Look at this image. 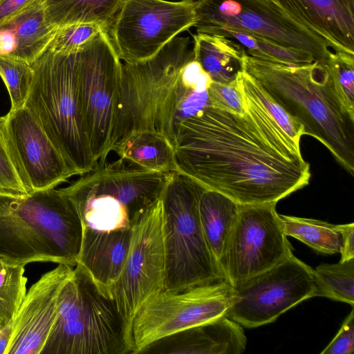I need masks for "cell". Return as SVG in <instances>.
I'll return each mask as SVG.
<instances>
[{"label":"cell","mask_w":354,"mask_h":354,"mask_svg":"<svg viewBox=\"0 0 354 354\" xmlns=\"http://www.w3.org/2000/svg\"><path fill=\"white\" fill-rule=\"evenodd\" d=\"M243 115L208 106L178 126V171L239 205L275 203L309 183L310 165L249 88L236 78Z\"/></svg>","instance_id":"obj_1"},{"label":"cell","mask_w":354,"mask_h":354,"mask_svg":"<svg viewBox=\"0 0 354 354\" xmlns=\"http://www.w3.org/2000/svg\"><path fill=\"white\" fill-rule=\"evenodd\" d=\"M242 69L354 176V117L340 102L325 63L286 65L242 57Z\"/></svg>","instance_id":"obj_2"},{"label":"cell","mask_w":354,"mask_h":354,"mask_svg":"<svg viewBox=\"0 0 354 354\" xmlns=\"http://www.w3.org/2000/svg\"><path fill=\"white\" fill-rule=\"evenodd\" d=\"M82 230L75 206L59 189L24 197L0 194V257L9 261L75 267Z\"/></svg>","instance_id":"obj_3"},{"label":"cell","mask_w":354,"mask_h":354,"mask_svg":"<svg viewBox=\"0 0 354 354\" xmlns=\"http://www.w3.org/2000/svg\"><path fill=\"white\" fill-rule=\"evenodd\" d=\"M194 59L189 39L175 37L153 57L122 64L112 147L132 133L151 131L174 147V120L185 90L182 73Z\"/></svg>","instance_id":"obj_4"},{"label":"cell","mask_w":354,"mask_h":354,"mask_svg":"<svg viewBox=\"0 0 354 354\" xmlns=\"http://www.w3.org/2000/svg\"><path fill=\"white\" fill-rule=\"evenodd\" d=\"M77 50L64 53L47 47L30 64L32 80L24 106L71 170L80 176L97 163L90 149L79 97Z\"/></svg>","instance_id":"obj_5"},{"label":"cell","mask_w":354,"mask_h":354,"mask_svg":"<svg viewBox=\"0 0 354 354\" xmlns=\"http://www.w3.org/2000/svg\"><path fill=\"white\" fill-rule=\"evenodd\" d=\"M131 336L113 300L78 264L63 285L41 354H133Z\"/></svg>","instance_id":"obj_6"},{"label":"cell","mask_w":354,"mask_h":354,"mask_svg":"<svg viewBox=\"0 0 354 354\" xmlns=\"http://www.w3.org/2000/svg\"><path fill=\"white\" fill-rule=\"evenodd\" d=\"M205 189L189 176L174 171L163 190L165 290L180 291L224 280L200 221L198 203Z\"/></svg>","instance_id":"obj_7"},{"label":"cell","mask_w":354,"mask_h":354,"mask_svg":"<svg viewBox=\"0 0 354 354\" xmlns=\"http://www.w3.org/2000/svg\"><path fill=\"white\" fill-rule=\"evenodd\" d=\"M59 189L75 206L82 225L101 231L131 227L157 196L151 175L120 158L98 162Z\"/></svg>","instance_id":"obj_8"},{"label":"cell","mask_w":354,"mask_h":354,"mask_svg":"<svg viewBox=\"0 0 354 354\" xmlns=\"http://www.w3.org/2000/svg\"><path fill=\"white\" fill-rule=\"evenodd\" d=\"M78 91L90 149L96 163L111 151L122 63L103 29L77 50Z\"/></svg>","instance_id":"obj_9"},{"label":"cell","mask_w":354,"mask_h":354,"mask_svg":"<svg viewBox=\"0 0 354 354\" xmlns=\"http://www.w3.org/2000/svg\"><path fill=\"white\" fill-rule=\"evenodd\" d=\"M233 292V288L222 280L180 291L163 290L157 293L133 318V354H140L160 339L227 316Z\"/></svg>","instance_id":"obj_10"},{"label":"cell","mask_w":354,"mask_h":354,"mask_svg":"<svg viewBox=\"0 0 354 354\" xmlns=\"http://www.w3.org/2000/svg\"><path fill=\"white\" fill-rule=\"evenodd\" d=\"M197 33L220 29L243 31L311 54L325 63L330 52L319 36L293 20L268 0H197Z\"/></svg>","instance_id":"obj_11"},{"label":"cell","mask_w":354,"mask_h":354,"mask_svg":"<svg viewBox=\"0 0 354 354\" xmlns=\"http://www.w3.org/2000/svg\"><path fill=\"white\" fill-rule=\"evenodd\" d=\"M233 290L227 316L246 328L273 322L290 308L317 296L313 269L292 252Z\"/></svg>","instance_id":"obj_12"},{"label":"cell","mask_w":354,"mask_h":354,"mask_svg":"<svg viewBox=\"0 0 354 354\" xmlns=\"http://www.w3.org/2000/svg\"><path fill=\"white\" fill-rule=\"evenodd\" d=\"M162 219L160 197L131 225L128 256L111 291V298L131 336L133 320L139 309L151 297L165 290Z\"/></svg>","instance_id":"obj_13"},{"label":"cell","mask_w":354,"mask_h":354,"mask_svg":"<svg viewBox=\"0 0 354 354\" xmlns=\"http://www.w3.org/2000/svg\"><path fill=\"white\" fill-rule=\"evenodd\" d=\"M196 1L124 0L109 30L120 60L149 59L194 26Z\"/></svg>","instance_id":"obj_14"},{"label":"cell","mask_w":354,"mask_h":354,"mask_svg":"<svg viewBox=\"0 0 354 354\" xmlns=\"http://www.w3.org/2000/svg\"><path fill=\"white\" fill-rule=\"evenodd\" d=\"M276 204L239 205L235 225L219 261L224 280L232 288L292 252Z\"/></svg>","instance_id":"obj_15"},{"label":"cell","mask_w":354,"mask_h":354,"mask_svg":"<svg viewBox=\"0 0 354 354\" xmlns=\"http://www.w3.org/2000/svg\"><path fill=\"white\" fill-rule=\"evenodd\" d=\"M9 136L32 192L55 188L75 174L30 110L6 115Z\"/></svg>","instance_id":"obj_16"},{"label":"cell","mask_w":354,"mask_h":354,"mask_svg":"<svg viewBox=\"0 0 354 354\" xmlns=\"http://www.w3.org/2000/svg\"><path fill=\"white\" fill-rule=\"evenodd\" d=\"M73 269L58 264L26 291L12 323L7 354H41L56 318L59 292Z\"/></svg>","instance_id":"obj_17"},{"label":"cell","mask_w":354,"mask_h":354,"mask_svg":"<svg viewBox=\"0 0 354 354\" xmlns=\"http://www.w3.org/2000/svg\"><path fill=\"white\" fill-rule=\"evenodd\" d=\"M321 37L333 51L354 55V0H268Z\"/></svg>","instance_id":"obj_18"},{"label":"cell","mask_w":354,"mask_h":354,"mask_svg":"<svg viewBox=\"0 0 354 354\" xmlns=\"http://www.w3.org/2000/svg\"><path fill=\"white\" fill-rule=\"evenodd\" d=\"M246 344L242 326L223 316L160 339L140 354H241Z\"/></svg>","instance_id":"obj_19"},{"label":"cell","mask_w":354,"mask_h":354,"mask_svg":"<svg viewBox=\"0 0 354 354\" xmlns=\"http://www.w3.org/2000/svg\"><path fill=\"white\" fill-rule=\"evenodd\" d=\"M82 226L77 264L87 273L100 291L111 298L112 288L120 277L128 256L131 227L101 231Z\"/></svg>","instance_id":"obj_20"},{"label":"cell","mask_w":354,"mask_h":354,"mask_svg":"<svg viewBox=\"0 0 354 354\" xmlns=\"http://www.w3.org/2000/svg\"><path fill=\"white\" fill-rule=\"evenodd\" d=\"M56 27L48 21L42 0L0 24V57L31 64L47 48Z\"/></svg>","instance_id":"obj_21"},{"label":"cell","mask_w":354,"mask_h":354,"mask_svg":"<svg viewBox=\"0 0 354 354\" xmlns=\"http://www.w3.org/2000/svg\"><path fill=\"white\" fill-rule=\"evenodd\" d=\"M193 39L194 59L212 81L224 84L234 82L242 70L243 46L218 35L196 33Z\"/></svg>","instance_id":"obj_22"},{"label":"cell","mask_w":354,"mask_h":354,"mask_svg":"<svg viewBox=\"0 0 354 354\" xmlns=\"http://www.w3.org/2000/svg\"><path fill=\"white\" fill-rule=\"evenodd\" d=\"M111 151L119 158L145 169L162 173L178 171L174 146L158 133H132L115 143Z\"/></svg>","instance_id":"obj_23"},{"label":"cell","mask_w":354,"mask_h":354,"mask_svg":"<svg viewBox=\"0 0 354 354\" xmlns=\"http://www.w3.org/2000/svg\"><path fill=\"white\" fill-rule=\"evenodd\" d=\"M198 212L205 236L219 263L237 219L239 204L219 192L205 189L199 199Z\"/></svg>","instance_id":"obj_24"},{"label":"cell","mask_w":354,"mask_h":354,"mask_svg":"<svg viewBox=\"0 0 354 354\" xmlns=\"http://www.w3.org/2000/svg\"><path fill=\"white\" fill-rule=\"evenodd\" d=\"M124 0H42L46 17L56 28L86 24L109 30Z\"/></svg>","instance_id":"obj_25"},{"label":"cell","mask_w":354,"mask_h":354,"mask_svg":"<svg viewBox=\"0 0 354 354\" xmlns=\"http://www.w3.org/2000/svg\"><path fill=\"white\" fill-rule=\"evenodd\" d=\"M279 217L286 236L298 239L319 252L340 253L343 242L342 225L281 214Z\"/></svg>","instance_id":"obj_26"},{"label":"cell","mask_w":354,"mask_h":354,"mask_svg":"<svg viewBox=\"0 0 354 354\" xmlns=\"http://www.w3.org/2000/svg\"><path fill=\"white\" fill-rule=\"evenodd\" d=\"M237 41L246 53L254 58L286 65H301L315 62L309 53L279 44L266 38L243 31L223 28L214 34Z\"/></svg>","instance_id":"obj_27"},{"label":"cell","mask_w":354,"mask_h":354,"mask_svg":"<svg viewBox=\"0 0 354 354\" xmlns=\"http://www.w3.org/2000/svg\"><path fill=\"white\" fill-rule=\"evenodd\" d=\"M317 296L354 305V259L313 269Z\"/></svg>","instance_id":"obj_28"},{"label":"cell","mask_w":354,"mask_h":354,"mask_svg":"<svg viewBox=\"0 0 354 354\" xmlns=\"http://www.w3.org/2000/svg\"><path fill=\"white\" fill-rule=\"evenodd\" d=\"M31 193L8 133L6 117L0 116V194L24 197Z\"/></svg>","instance_id":"obj_29"},{"label":"cell","mask_w":354,"mask_h":354,"mask_svg":"<svg viewBox=\"0 0 354 354\" xmlns=\"http://www.w3.org/2000/svg\"><path fill=\"white\" fill-rule=\"evenodd\" d=\"M24 267L0 257V328L12 322L26 295Z\"/></svg>","instance_id":"obj_30"},{"label":"cell","mask_w":354,"mask_h":354,"mask_svg":"<svg viewBox=\"0 0 354 354\" xmlns=\"http://www.w3.org/2000/svg\"><path fill=\"white\" fill-rule=\"evenodd\" d=\"M325 65L340 102L354 117V55L330 50Z\"/></svg>","instance_id":"obj_31"},{"label":"cell","mask_w":354,"mask_h":354,"mask_svg":"<svg viewBox=\"0 0 354 354\" xmlns=\"http://www.w3.org/2000/svg\"><path fill=\"white\" fill-rule=\"evenodd\" d=\"M0 76L10 95L15 111L25 106L32 80V70L27 62L0 57Z\"/></svg>","instance_id":"obj_32"},{"label":"cell","mask_w":354,"mask_h":354,"mask_svg":"<svg viewBox=\"0 0 354 354\" xmlns=\"http://www.w3.org/2000/svg\"><path fill=\"white\" fill-rule=\"evenodd\" d=\"M243 73L249 88L263 106L266 111L280 128L296 144L300 145V139L304 135L302 126L273 99L254 78L243 70Z\"/></svg>","instance_id":"obj_33"},{"label":"cell","mask_w":354,"mask_h":354,"mask_svg":"<svg viewBox=\"0 0 354 354\" xmlns=\"http://www.w3.org/2000/svg\"><path fill=\"white\" fill-rule=\"evenodd\" d=\"M103 29L98 26L86 24L58 27L47 47L59 52H74Z\"/></svg>","instance_id":"obj_34"},{"label":"cell","mask_w":354,"mask_h":354,"mask_svg":"<svg viewBox=\"0 0 354 354\" xmlns=\"http://www.w3.org/2000/svg\"><path fill=\"white\" fill-rule=\"evenodd\" d=\"M207 95L211 106L239 115L245 113V102L236 86V80L228 84L212 81L207 88Z\"/></svg>","instance_id":"obj_35"},{"label":"cell","mask_w":354,"mask_h":354,"mask_svg":"<svg viewBox=\"0 0 354 354\" xmlns=\"http://www.w3.org/2000/svg\"><path fill=\"white\" fill-rule=\"evenodd\" d=\"M354 351L353 306L342 326L321 354H351Z\"/></svg>","instance_id":"obj_36"},{"label":"cell","mask_w":354,"mask_h":354,"mask_svg":"<svg viewBox=\"0 0 354 354\" xmlns=\"http://www.w3.org/2000/svg\"><path fill=\"white\" fill-rule=\"evenodd\" d=\"M342 232L343 242L339 261L344 262L354 259V223L342 225Z\"/></svg>","instance_id":"obj_37"},{"label":"cell","mask_w":354,"mask_h":354,"mask_svg":"<svg viewBox=\"0 0 354 354\" xmlns=\"http://www.w3.org/2000/svg\"><path fill=\"white\" fill-rule=\"evenodd\" d=\"M36 0H0V24L21 12Z\"/></svg>","instance_id":"obj_38"},{"label":"cell","mask_w":354,"mask_h":354,"mask_svg":"<svg viewBox=\"0 0 354 354\" xmlns=\"http://www.w3.org/2000/svg\"><path fill=\"white\" fill-rule=\"evenodd\" d=\"M12 322L0 328V354H7V351L11 339Z\"/></svg>","instance_id":"obj_39"}]
</instances>
